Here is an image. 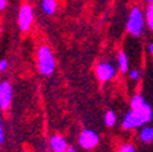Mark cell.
I'll list each match as a JSON object with an SVG mask.
<instances>
[{
    "label": "cell",
    "mask_w": 153,
    "mask_h": 152,
    "mask_svg": "<svg viewBox=\"0 0 153 152\" xmlns=\"http://www.w3.org/2000/svg\"><path fill=\"white\" fill-rule=\"evenodd\" d=\"M37 69L44 76H50L55 71V57L49 46H42L37 50Z\"/></svg>",
    "instance_id": "1"
},
{
    "label": "cell",
    "mask_w": 153,
    "mask_h": 152,
    "mask_svg": "<svg viewBox=\"0 0 153 152\" xmlns=\"http://www.w3.org/2000/svg\"><path fill=\"white\" fill-rule=\"evenodd\" d=\"M144 28V15L140 6H133L128 15L126 30L132 36H140Z\"/></svg>",
    "instance_id": "2"
},
{
    "label": "cell",
    "mask_w": 153,
    "mask_h": 152,
    "mask_svg": "<svg viewBox=\"0 0 153 152\" xmlns=\"http://www.w3.org/2000/svg\"><path fill=\"white\" fill-rule=\"evenodd\" d=\"M34 21V10L29 4L21 5L18 14V22L21 31H27Z\"/></svg>",
    "instance_id": "3"
},
{
    "label": "cell",
    "mask_w": 153,
    "mask_h": 152,
    "mask_svg": "<svg viewBox=\"0 0 153 152\" xmlns=\"http://www.w3.org/2000/svg\"><path fill=\"white\" fill-rule=\"evenodd\" d=\"M79 143L83 150H92L100 143V136L91 128L83 130L79 136Z\"/></svg>",
    "instance_id": "4"
},
{
    "label": "cell",
    "mask_w": 153,
    "mask_h": 152,
    "mask_svg": "<svg viewBox=\"0 0 153 152\" xmlns=\"http://www.w3.org/2000/svg\"><path fill=\"white\" fill-rule=\"evenodd\" d=\"M116 67L108 61H101L96 66V76L101 82H107L114 77Z\"/></svg>",
    "instance_id": "5"
},
{
    "label": "cell",
    "mask_w": 153,
    "mask_h": 152,
    "mask_svg": "<svg viewBox=\"0 0 153 152\" xmlns=\"http://www.w3.org/2000/svg\"><path fill=\"white\" fill-rule=\"evenodd\" d=\"M143 121L142 118L140 117V115L137 112H134L133 110L128 111L123 120H122V128L126 131H129V130H136V128H141L143 126Z\"/></svg>",
    "instance_id": "6"
},
{
    "label": "cell",
    "mask_w": 153,
    "mask_h": 152,
    "mask_svg": "<svg viewBox=\"0 0 153 152\" xmlns=\"http://www.w3.org/2000/svg\"><path fill=\"white\" fill-rule=\"evenodd\" d=\"M13 98V87L9 81L0 83V110H7L10 107Z\"/></svg>",
    "instance_id": "7"
},
{
    "label": "cell",
    "mask_w": 153,
    "mask_h": 152,
    "mask_svg": "<svg viewBox=\"0 0 153 152\" xmlns=\"http://www.w3.org/2000/svg\"><path fill=\"white\" fill-rule=\"evenodd\" d=\"M50 147L53 152H66L67 150V141L61 135H53L49 141Z\"/></svg>",
    "instance_id": "8"
},
{
    "label": "cell",
    "mask_w": 153,
    "mask_h": 152,
    "mask_svg": "<svg viewBox=\"0 0 153 152\" xmlns=\"http://www.w3.org/2000/svg\"><path fill=\"white\" fill-rule=\"evenodd\" d=\"M134 112H137L140 115V117L142 118V121H143V124L144 125H147V124H149L151 121H152V118H153V109H152V106L146 101L144 102L141 107H138V109H136V110H133Z\"/></svg>",
    "instance_id": "9"
},
{
    "label": "cell",
    "mask_w": 153,
    "mask_h": 152,
    "mask_svg": "<svg viewBox=\"0 0 153 152\" xmlns=\"http://www.w3.org/2000/svg\"><path fill=\"white\" fill-rule=\"evenodd\" d=\"M138 139L143 143H152L153 142V126L143 125L138 132Z\"/></svg>",
    "instance_id": "10"
},
{
    "label": "cell",
    "mask_w": 153,
    "mask_h": 152,
    "mask_svg": "<svg viewBox=\"0 0 153 152\" xmlns=\"http://www.w3.org/2000/svg\"><path fill=\"white\" fill-rule=\"evenodd\" d=\"M117 65H118L120 72L126 74L128 71L129 64H128V56H127L126 52H123V51L118 52V55H117Z\"/></svg>",
    "instance_id": "11"
},
{
    "label": "cell",
    "mask_w": 153,
    "mask_h": 152,
    "mask_svg": "<svg viewBox=\"0 0 153 152\" xmlns=\"http://www.w3.org/2000/svg\"><path fill=\"white\" fill-rule=\"evenodd\" d=\"M41 7H42V11L46 15H52L56 11L57 4H56L55 0H42Z\"/></svg>",
    "instance_id": "12"
},
{
    "label": "cell",
    "mask_w": 153,
    "mask_h": 152,
    "mask_svg": "<svg viewBox=\"0 0 153 152\" xmlns=\"http://www.w3.org/2000/svg\"><path fill=\"white\" fill-rule=\"evenodd\" d=\"M103 121H105V125L107 127H113L117 122V116H116V112L113 110H108L106 113H105V117H103Z\"/></svg>",
    "instance_id": "13"
},
{
    "label": "cell",
    "mask_w": 153,
    "mask_h": 152,
    "mask_svg": "<svg viewBox=\"0 0 153 152\" xmlns=\"http://www.w3.org/2000/svg\"><path fill=\"white\" fill-rule=\"evenodd\" d=\"M146 22H147V26L151 30H153V3L148 4L146 9Z\"/></svg>",
    "instance_id": "14"
},
{
    "label": "cell",
    "mask_w": 153,
    "mask_h": 152,
    "mask_svg": "<svg viewBox=\"0 0 153 152\" xmlns=\"http://www.w3.org/2000/svg\"><path fill=\"white\" fill-rule=\"evenodd\" d=\"M128 75H129V79H132L133 81H138L141 77V71L137 70V69H133L131 71L128 70Z\"/></svg>",
    "instance_id": "15"
},
{
    "label": "cell",
    "mask_w": 153,
    "mask_h": 152,
    "mask_svg": "<svg viewBox=\"0 0 153 152\" xmlns=\"http://www.w3.org/2000/svg\"><path fill=\"white\" fill-rule=\"evenodd\" d=\"M120 152H137V151H136V147L132 145V143H125V145L121 146Z\"/></svg>",
    "instance_id": "16"
},
{
    "label": "cell",
    "mask_w": 153,
    "mask_h": 152,
    "mask_svg": "<svg viewBox=\"0 0 153 152\" xmlns=\"http://www.w3.org/2000/svg\"><path fill=\"white\" fill-rule=\"evenodd\" d=\"M5 142V132L3 127V117H1V110H0V145H4Z\"/></svg>",
    "instance_id": "17"
},
{
    "label": "cell",
    "mask_w": 153,
    "mask_h": 152,
    "mask_svg": "<svg viewBox=\"0 0 153 152\" xmlns=\"http://www.w3.org/2000/svg\"><path fill=\"white\" fill-rule=\"evenodd\" d=\"M7 67H9V61H7L6 59L0 60V71H5V70H7Z\"/></svg>",
    "instance_id": "18"
},
{
    "label": "cell",
    "mask_w": 153,
    "mask_h": 152,
    "mask_svg": "<svg viewBox=\"0 0 153 152\" xmlns=\"http://www.w3.org/2000/svg\"><path fill=\"white\" fill-rule=\"evenodd\" d=\"M6 1H7V0H0V11L5 9V6H6Z\"/></svg>",
    "instance_id": "19"
},
{
    "label": "cell",
    "mask_w": 153,
    "mask_h": 152,
    "mask_svg": "<svg viewBox=\"0 0 153 152\" xmlns=\"http://www.w3.org/2000/svg\"><path fill=\"white\" fill-rule=\"evenodd\" d=\"M66 152H77V151H76V148L75 147H67V150H66Z\"/></svg>",
    "instance_id": "20"
},
{
    "label": "cell",
    "mask_w": 153,
    "mask_h": 152,
    "mask_svg": "<svg viewBox=\"0 0 153 152\" xmlns=\"http://www.w3.org/2000/svg\"><path fill=\"white\" fill-rule=\"evenodd\" d=\"M148 51H149L151 54L153 55V42H152V44H149V46H148Z\"/></svg>",
    "instance_id": "21"
},
{
    "label": "cell",
    "mask_w": 153,
    "mask_h": 152,
    "mask_svg": "<svg viewBox=\"0 0 153 152\" xmlns=\"http://www.w3.org/2000/svg\"><path fill=\"white\" fill-rule=\"evenodd\" d=\"M146 3L147 4H151V3H153V0H146Z\"/></svg>",
    "instance_id": "22"
}]
</instances>
